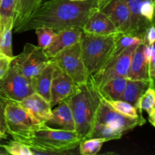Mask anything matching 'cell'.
I'll return each instance as SVG.
<instances>
[{
	"label": "cell",
	"instance_id": "obj_1",
	"mask_svg": "<svg viewBox=\"0 0 155 155\" xmlns=\"http://www.w3.org/2000/svg\"><path fill=\"white\" fill-rule=\"evenodd\" d=\"M98 9L97 0H48L40 5L18 33L39 27H47L55 32L71 27L83 28L89 17Z\"/></svg>",
	"mask_w": 155,
	"mask_h": 155
},
{
	"label": "cell",
	"instance_id": "obj_2",
	"mask_svg": "<svg viewBox=\"0 0 155 155\" xmlns=\"http://www.w3.org/2000/svg\"><path fill=\"white\" fill-rule=\"evenodd\" d=\"M81 141L75 130L54 128L42 123L33 126L18 142L30 147L33 155H40L69 154Z\"/></svg>",
	"mask_w": 155,
	"mask_h": 155
},
{
	"label": "cell",
	"instance_id": "obj_3",
	"mask_svg": "<svg viewBox=\"0 0 155 155\" xmlns=\"http://www.w3.org/2000/svg\"><path fill=\"white\" fill-rule=\"evenodd\" d=\"M66 101L74 117L75 131L81 140L89 138L95 123V117L101 101V94L91 77L77 89Z\"/></svg>",
	"mask_w": 155,
	"mask_h": 155
},
{
	"label": "cell",
	"instance_id": "obj_4",
	"mask_svg": "<svg viewBox=\"0 0 155 155\" xmlns=\"http://www.w3.org/2000/svg\"><path fill=\"white\" fill-rule=\"evenodd\" d=\"M118 33L107 36L83 33L80 46L85 67L89 77L104 68L111 58Z\"/></svg>",
	"mask_w": 155,
	"mask_h": 155
},
{
	"label": "cell",
	"instance_id": "obj_5",
	"mask_svg": "<svg viewBox=\"0 0 155 155\" xmlns=\"http://www.w3.org/2000/svg\"><path fill=\"white\" fill-rule=\"evenodd\" d=\"M56 66L66 73L77 85L86 83L89 79L82 55L80 40L65 48L51 58Z\"/></svg>",
	"mask_w": 155,
	"mask_h": 155
},
{
	"label": "cell",
	"instance_id": "obj_6",
	"mask_svg": "<svg viewBox=\"0 0 155 155\" xmlns=\"http://www.w3.org/2000/svg\"><path fill=\"white\" fill-rule=\"evenodd\" d=\"M33 92L30 80L11 64L7 74L0 80V98L5 102H18Z\"/></svg>",
	"mask_w": 155,
	"mask_h": 155
},
{
	"label": "cell",
	"instance_id": "obj_7",
	"mask_svg": "<svg viewBox=\"0 0 155 155\" xmlns=\"http://www.w3.org/2000/svg\"><path fill=\"white\" fill-rule=\"evenodd\" d=\"M51 61L45 54L43 48L31 43H26L21 54L15 56L13 64L26 78L31 80L37 75Z\"/></svg>",
	"mask_w": 155,
	"mask_h": 155
},
{
	"label": "cell",
	"instance_id": "obj_8",
	"mask_svg": "<svg viewBox=\"0 0 155 155\" xmlns=\"http://www.w3.org/2000/svg\"><path fill=\"white\" fill-rule=\"evenodd\" d=\"M95 123L105 124L125 133L136 127L144 125L146 120L142 114L136 117L122 114L114 109L101 95V101L95 114Z\"/></svg>",
	"mask_w": 155,
	"mask_h": 155
},
{
	"label": "cell",
	"instance_id": "obj_9",
	"mask_svg": "<svg viewBox=\"0 0 155 155\" xmlns=\"http://www.w3.org/2000/svg\"><path fill=\"white\" fill-rule=\"evenodd\" d=\"M4 115L7 133L14 140H21L36 125L27 112L15 101H6Z\"/></svg>",
	"mask_w": 155,
	"mask_h": 155
},
{
	"label": "cell",
	"instance_id": "obj_10",
	"mask_svg": "<svg viewBox=\"0 0 155 155\" xmlns=\"http://www.w3.org/2000/svg\"><path fill=\"white\" fill-rule=\"evenodd\" d=\"M138 45H133L110 59L104 68L91 76V79L97 88H99L110 80L116 77H127L130 69L132 56Z\"/></svg>",
	"mask_w": 155,
	"mask_h": 155
},
{
	"label": "cell",
	"instance_id": "obj_11",
	"mask_svg": "<svg viewBox=\"0 0 155 155\" xmlns=\"http://www.w3.org/2000/svg\"><path fill=\"white\" fill-rule=\"evenodd\" d=\"M54 63V62H53ZM77 85L65 72L54 63L52 80L50 91V104L54 107L74 94Z\"/></svg>",
	"mask_w": 155,
	"mask_h": 155
},
{
	"label": "cell",
	"instance_id": "obj_12",
	"mask_svg": "<svg viewBox=\"0 0 155 155\" xmlns=\"http://www.w3.org/2000/svg\"><path fill=\"white\" fill-rule=\"evenodd\" d=\"M98 9L110 18L118 32L128 34L130 28V14L124 2L106 0Z\"/></svg>",
	"mask_w": 155,
	"mask_h": 155
},
{
	"label": "cell",
	"instance_id": "obj_13",
	"mask_svg": "<svg viewBox=\"0 0 155 155\" xmlns=\"http://www.w3.org/2000/svg\"><path fill=\"white\" fill-rule=\"evenodd\" d=\"M18 103L27 112L36 124H45L51 117L52 107L50 102L36 92Z\"/></svg>",
	"mask_w": 155,
	"mask_h": 155
},
{
	"label": "cell",
	"instance_id": "obj_14",
	"mask_svg": "<svg viewBox=\"0 0 155 155\" xmlns=\"http://www.w3.org/2000/svg\"><path fill=\"white\" fill-rule=\"evenodd\" d=\"M83 33V29L80 27H71L56 32L51 43L43 49L44 52L51 58L61 50L79 42Z\"/></svg>",
	"mask_w": 155,
	"mask_h": 155
},
{
	"label": "cell",
	"instance_id": "obj_15",
	"mask_svg": "<svg viewBox=\"0 0 155 155\" xmlns=\"http://www.w3.org/2000/svg\"><path fill=\"white\" fill-rule=\"evenodd\" d=\"M82 29L83 33L98 36H107L118 33L110 18L99 9L89 17Z\"/></svg>",
	"mask_w": 155,
	"mask_h": 155
},
{
	"label": "cell",
	"instance_id": "obj_16",
	"mask_svg": "<svg viewBox=\"0 0 155 155\" xmlns=\"http://www.w3.org/2000/svg\"><path fill=\"white\" fill-rule=\"evenodd\" d=\"M127 5L130 14V28L129 35L143 37L146 29L151 23L143 18L141 14V8L145 0H121Z\"/></svg>",
	"mask_w": 155,
	"mask_h": 155
},
{
	"label": "cell",
	"instance_id": "obj_17",
	"mask_svg": "<svg viewBox=\"0 0 155 155\" xmlns=\"http://www.w3.org/2000/svg\"><path fill=\"white\" fill-rule=\"evenodd\" d=\"M54 107V109H51V117L45 124L54 128L75 130L74 117L68 101L64 100Z\"/></svg>",
	"mask_w": 155,
	"mask_h": 155
},
{
	"label": "cell",
	"instance_id": "obj_18",
	"mask_svg": "<svg viewBox=\"0 0 155 155\" xmlns=\"http://www.w3.org/2000/svg\"><path fill=\"white\" fill-rule=\"evenodd\" d=\"M53 70H54V63L51 59L48 64L37 75L30 80L34 92L39 94L49 102Z\"/></svg>",
	"mask_w": 155,
	"mask_h": 155
},
{
	"label": "cell",
	"instance_id": "obj_19",
	"mask_svg": "<svg viewBox=\"0 0 155 155\" xmlns=\"http://www.w3.org/2000/svg\"><path fill=\"white\" fill-rule=\"evenodd\" d=\"M42 3V0H16L13 20V30L18 33L20 27L30 18Z\"/></svg>",
	"mask_w": 155,
	"mask_h": 155
},
{
	"label": "cell",
	"instance_id": "obj_20",
	"mask_svg": "<svg viewBox=\"0 0 155 155\" xmlns=\"http://www.w3.org/2000/svg\"><path fill=\"white\" fill-rule=\"evenodd\" d=\"M144 48L145 44L140 43L135 49L132 56L127 79L149 81L148 74V64L146 63L144 58Z\"/></svg>",
	"mask_w": 155,
	"mask_h": 155
},
{
	"label": "cell",
	"instance_id": "obj_21",
	"mask_svg": "<svg viewBox=\"0 0 155 155\" xmlns=\"http://www.w3.org/2000/svg\"><path fill=\"white\" fill-rule=\"evenodd\" d=\"M149 86L150 83L148 80L127 79V85L121 97V100L133 104L137 108L141 96Z\"/></svg>",
	"mask_w": 155,
	"mask_h": 155
},
{
	"label": "cell",
	"instance_id": "obj_22",
	"mask_svg": "<svg viewBox=\"0 0 155 155\" xmlns=\"http://www.w3.org/2000/svg\"><path fill=\"white\" fill-rule=\"evenodd\" d=\"M127 82V77H116L110 80L97 89L101 96L106 100H120L121 99L125 89Z\"/></svg>",
	"mask_w": 155,
	"mask_h": 155
},
{
	"label": "cell",
	"instance_id": "obj_23",
	"mask_svg": "<svg viewBox=\"0 0 155 155\" xmlns=\"http://www.w3.org/2000/svg\"><path fill=\"white\" fill-rule=\"evenodd\" d=\"M155 91L154 87H148L141 96L137 109L139 112L145 110L149 123L155 127Z\"/></svg>",
	"mask_w": 155,
	"mask_h": 155
},
{
	"label": "cell",
	"instance_id": "obj_24",
	"mask_svg": "<svg viewBox=\"0 0 155 155\" xmlns=\"http://www.w3.org/2000/svg\"><path fill=\"white\" fill-rule=\"evenodd\" d=\"M124 133L120 130L112 128L111 127L105 125L103 124L95 123L91 131L89 138H100V139H105L107 141L117 140L121 139Z\"/></svg>",
	"mask_w": 155,
	"mask_h": 155
},
{
	"label": "cell",
	"instance_id": "obj_25",
	"mask_svg": "<svg viewBox=\"0 0 155 155\" xmlns=\"http://www.w3.org/2000/svg\"><path fill=\"white\" fill-rule=\"evenodd\" d=\"M140 43H143L142 38L141 36H132V35L125 34V33L119 32L117 33V36L115 48L113 54H112L111 58L117 56L120 53L122 52L126 48L133 46V45H139Z\"/></svg>",
	"mask_w": 155,
	"mask_h": 155
},
{
	"label": "cell",
	"instance_id": "obj_26",
	"mask_svg": "<svg viewBox=\"0 0 155 155\" xmlns=\"http://www.w3.org/2000/svg\"><path fill=\"white\" fill-rule=\"evenodd\" d=\"M108 142L105 139L100 138H89L80 142L79 145V151L82 155L97 154L105 142Z\"/></svg>",
	"mask_w": 155,
	"mask_h": 155
},
{
	"label": "cell",
	"instance_id": "obj_27",
	"mask_svg": "<svg viewBox=\"0 0 155 155\" xmlns=\"http://www.w3.org/2000/svg\"><path fill=\"white\" fill-rule=\"evenodd\" d=\"M16 0H2L0 2V31L13 24Z\"/></svg>",
	"mask_w": 155,
	"mask_h": 155
},
{
	"label": "cell",
	"instance_id": "obj_28",
	"mask_svg": "<svg viewBox=\"0 0 155 155\" xmlns=\"http://www.w3.org/2000/svg\"><path fill=\"white\" fill-rule=\"evenodd\" d=\"M12 30L13 24H10L0 31V53L9 58L15 57L12 51Z\"/></svg>",
	"mask_w": 155,
	"mask_h": 155
},
{
	"label": "cell",
	"instance_id": "obj_29",
	"mask_svg": "<svg viewBox=\"0 0 155 155\" xmlns=\"http://www.w3.org/2000/svg\"><path fill=\"white\" fill-rule=\"evenodd\" d=\"M106 101L117 111L120 112V114L126 115V116L136 117L142 114V112H139V110L135 106L124 101V100H106Z\"/></svg>",
	"mask_w": 155,
	"mask_h": 155
},
{
	"label": "cell",
	"instance_id": "obj_30",
	"mask_svg": "<svg viewBox=\"0 0 155 155\" xmlns=\"http://www.w3.org/2000/svg\"><path fill=\"white\" fill-rule=\"evenodd\" d=\"M0 146L6 151V153L12 155H33L31 149L29 146L22 142L16 140H12L7 144L0 145Z\"/></svg>",
	"mask_w": 155,
	"mask_h": 155
},
{
	"label": "cell",
	"instance_id": "obj_31",
	"mask_svg": "<svg viewBox=\"0 0 155 155\" xmlns=\"http://www.w3.org/2000/svg\"><path fill=\"white\" fill-rule=\"evenodd\" d=\"M35 32L37 36L38 45L42 48H45L48 46L54 37L56 32L47 27H39L35 29Z\"/></svg>",
	"mask_w": 155,
	"mask_h": 155
},
{
	"label": "cell",
	"instance_id": "obj_32",
	"mask_svg": "<svg viewBox=\"0 0 155 155\" xmlns=\"http://www.w3.org/2000/svg\"><path fill=\"white\" fill-rule=\"evenodd\" d=\"M154 2L155 0H145L141 8L142 17L151 23H154Z\"/></svg>",
	"mask_w": 155,
	"mask_h": 155
},
{
	"label": "cell",
	"instance_id": "obj_33",
	"mask_svg": "<svg viewBox=\"0 0 155 155\" xmlns=\"http://www.w3.org/2000/svg\"><path fill=\"white\" fill-rule=\"evenodd\" d=\"M13 58H9L0 53V80L8 71Z\"/></svg>",
	"mask_w": 155,
	"mask_h": 155
},
{
	"label": "cell",
	"instance_id": "obj_34",
	"mask_svg": "<svg viewBox=\"0 0 155 155\" xmlns=\"http://www.w3.org/2000/svg\"><path fill=\"white\" fill-rule=\"evenodd\" d=\"M155 42V28L154 24H151L145 30L142 37V42L145 45L154 44Z\"/></svg>",
	"mask_w": 155,
	"mask_h": 155
},
{
	"label": "cell",
	"instance_id": "obj_35",
	"mask_svg": "<svg viewBox=\"0 0 155 155\" xmlns=\"http://www.w3.org/2000/svg\"><path fill=\"white\" fill-rule=\"evenodd\" d=\"M155 57V49H154V44H148L145 45L144 48V58L148 64L153 58Z\"/></svg>",
	"mask_w": 155,
	"mask_h": 155
},
{
	"label": "cell",
	"instance_id": "obj_36",
	"mask_svg": "<svg viewBox=\"0 0 155 155\" xmlns=\"http://www.w3.org/2000/svg\"><path fill=\"white\" fill-rule=\"evenodd\" d=\"M5 104V101H3V100L0 98V131L2 133L6 134V133H7V130H6L4 115Z\"/></svg>",
	"mask_w": 155,
	"mask_h": 155
},
{
	"label": "cell",
	"instance_id": "obj_37",
	"mask_svg": "<svg viewBox=\"0 0 155 155\" xmlns=\"http://www.w3.org/2000/svg\"><path fill=\"white\" fill-rule=\"evenodd\" d=\"M7 138V135L5 134V133H2L1 131H0V142H1L2 139H6Z\"/></svg>",
	"mask_w": 155,
	"mask_h": 155
},
{
	"label": "cell",
	"instance_id": "obj_38",
	"mask_svg": "<svg viewBox=\"0 0 155 155\" xmlns=\"http://www.w3.org/2000/svg\"><path fill=\"white\" fill-rule=\"evenodd\" d=\"M3 154H8L6 153V151H5L1 146H0V155H3Z\"/></svg>",
	"mask_w": 155,
	"mask_h": 155
},
{
	"label": "cell",
	"instance_id": "obj_39",
	"mask_svg": "<svg viewBox=\"0 0 155 155\" xmlns=\"http://www.w3.org/2000/svg\"><path fill=\"white\" fill-rule=\"evenodd\" d=\"M105 1L106 0H97V2H98V8H99L100 6H101V5H102Z\"/></svg>",
	"mask_w": 155,
	"mask_h": 155
},
{
	"label": "cell",
	"instance_id": "obj_40",
	"mask_svg": "<svg viewBox=\"0 0 155 155\" xmlns=\"http://www.w3.org/2000/svg\"><path fill=\"white\" fill-rule=\"evenodd\" d=\"M70 1H73V2H81V1H85V0H70Z\"/></svg>",
	"mask_w": 155,
	"mask_h": 155
},
{
	"label": "cell",
	"instance_id": "obj_41",
	"mask_svg": "<svg viewBox=\"0 0 155 155\" xmlns=\"http://www.w3.org/2000/svg\"><path fill=\"white\" fill-rule=\"evenodd\" d=\"M48 1V0H42V2H46Z\"/></svg>",
	"mask_w": 155,
	"mask_h": 155
},
{
	"label": "cell",
	"instance_id": "obj_42",
	"mask_svg": "<svg viewBox=\"0 0 155 155\" xmlns=\"http://www.w3.org/2000/svg\"><path fill=\"white\" fill-rule=\"evenodd\" d=\"M1 1H2V0H0V2H1Z\"/></svg>",
	"mask_w": 155,
	"mask_h": 155
}]
</instances>
